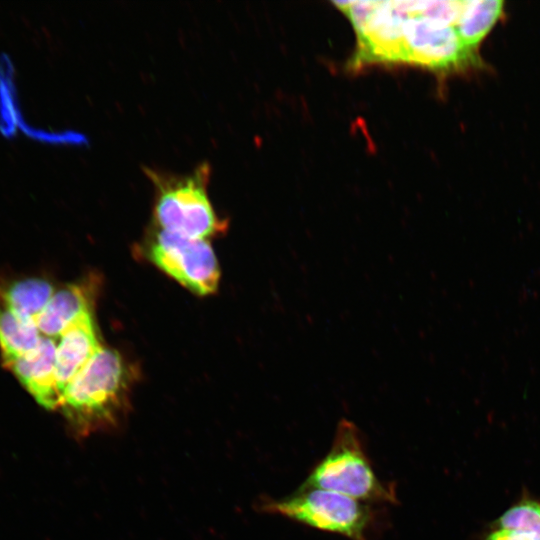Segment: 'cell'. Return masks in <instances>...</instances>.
Returning a JSON list of instances; mask_svg holds the SVG:
<instances>
[{
	"label": "cell",
	"mask_w": 540,
	"mask_h": 540,
	"mask_svg": "<svg viewBox=\"0 0 540 540\" xmlns=\"http://www.w3.org/2000/svg\"><path fill=\"white\" fill-rule=\"evenodd\" d=\"M130 385L122 356L101 347L65 389L59 410L77 437L109 429L122 417Z\"/></svg>",
	"instance_id": "6da1fadb"
},
{
	"label": "cell",
	"mask_w": 540,
	"mask_h": 540,
	"mask_svg": "<svg viewBox=\"0 0 540 540\" xmlns=\"http://www.w3.org/2000/svg\"><path fill=\"white\" fill-rule=\"evenodd\" d=\"M304 486L337 492L370 503L395 504V486L382 481L367 454L363 434L348 419L336 427L332 445L311 469Z\"/></svg>",
	"instance_id": "7a4b0ae2"
},
{
	"label": "cell",
	"mask_w": 540,
	"mask_h": 540,
	"mask_svg": "<svg viewBox=\"0 0 540 540\" xmlns=\"http://www.w3.org/2000/svg\"><path fill=\"white\" fill-rule=\"evenodd\" d=\"M261 510L348 540H370L379 521L373 504L304 485L280 499L267 498Z\"/></svg>",
	"instance_id": "3957f363"
},
{
	"label": "cell",
	"mask_w": 540,
	"mask_h": 540,
	"mask_svg": "<svg viewBox=\"0 0 540 540\" xmlns=\"http://www.w3.org/2000/svg\"><path fill=\"white\" fill-rule=\"evenodd\" d=\"M146 173L155 187L154 217L162 230L206 239L225 228L208 197V163H201L185 175L150 168Z\"/></svg>",
	"instance_id": "277c9868"
},
{
	"label": "cell",
	"mask_w": 540,
	"mask_h": 540,
	"mask_svg": "<svg viewBox=\"0 0 540 540\" xmlns=\"http://www.w3.org/2000/svg\"><path fill=\"white\" fill-rule=\"evenodd\" d=\"M399 2L407 12L403 25V63L441 72L479 64V55L463 44L453 26L414 12L409 1Z\"/></svg>",
	"instance_id": "5b68a950"
},
{
	"label": "cell",
	"mask_w": 540,
	"mask_h": 540,
	"mask_svg": "<svg viewBox=\"0 0 540 540\" xmlns=\"http://www.w3.org/2000/svg\"><path fill=\"white\" fill-rule=\"evenodd\" d=\"M148 256L161 270L196 294H211L218 287L219 266L206 239L161 229L150 243Z\"/></svg>",
	"instance_id": "8992f818"
},
{
	"label": "cell",
	"mask_w": 540,
	"mask_h": 540,
	"mask_svg": "<svg viewBox=\"0 0 540 540\" xmlns=\"http://www.w3.org/2000/svg\"><path fill=\"white\" fill-rule=\"evenodd\" d=\"M407 12L399 1H374L357 29V51L351 65L403 62V25Z\"/></svg>",
	"instance_id": "52a82bcc"
},
{
	"label": "cell",
	"mask_w": 540,
	"mask_h": 540,
	"mask_svg": "<svg viewBox=\"0 0 540 540\" xmlns=\"http://www.w3.org/2000/svg\"><path fill=\"white\" fill-rule=\"evenodd\" d=\"M60 335L59 344L56 346L55 378L57 390L62 398L67 386L101 346L91 311L81 314Z\"/></svg>",
	"instance_id": "ba28073f"
},
{
	"label": "cell",
	"mask_w": 540,
	"mask_h": 540,
	"mask_svg": "<svg viewBox=\"0 0 540 540\" xmlns=\"http://www.w3.org/2000/svg\"><path fill=\"white\" fill-rule=\"evenodd\" d=\"M56 345L49 337H41L37 347L6 365L44 408L60 407L55 378Z\"/></svg>",
	"instance_id": "9c48e42d"
},
{
	"label": "cell",
	"mask_w": 540,
	"mask_h": 540,
	"mask_svg": "<svg viewBox=\"0 0 540 540\" xmlns=\"http://www.w3.org/2000/svg\"><path fill=\"white\" fill-rule=\"evenodd\" d=\"M93 298V285L70 284L60 289L34 318L38 330L47 337L61 334L81 314L91 311Z\"/></svg>",
	"instance_id": "30bf717a"
},
{
	"label": "cell",
	"mask_w": 540,
	"mask_h": 540,
	"mask_svg": "<svg viewBox=\"0 0 540 540\" xmlns=\"http://www.w3.org/2000/svg\"><path fill=\"white\" fill-rule=\"evenodd\" d=\"M40 339L34 318L15 312L0 296V348L4 365L34 350Z\"/></svg>",
	"instance_id": "8fae6325"
},
{
	"label": "cell",
	"mask_w": 540,
	"mask_h": 540,
	"mask_svg": "<svg viewBox=\"0 0 540 540\" xmlns=\"http://www.w3.org/2000/svg\"><path fill=\"white\" fill-rule=\"evenodd\" d=\"M502 12V1H462L461 12L454 28L463 44L477 53L480 42L500 19Z\"/></svg>",
	"instance_id": "7c38bea8"
},
{
	"label": "cell",
	"mask_w": 540,
	"mask_h": 540,
	"mask_svg": "<svg viewBox=\"0 0 540 540\" xmlns=\"http://www.w3.org/2000/svg\"><path fill=\"white\" fill-rule=\"evenodd\" d=\"M486 540H540V503L522 500L495 522Z\"/></svg>",
	"instance_id": "4fadbf2b"
},
{
	"label": "cell",
	"mask_w": 540,
	"mask_h": 540,
	"mask_svg": "<svg viewBox=\"0 0 540 540\" xmlns=\"http://www.w3.org/2000/svg\"><path fill=\"white\" fill-rule=\"evenodd\" d=\"M53 286L44 279L29 278L13 282L0 296L15 312L35 318L52 297Z\"/></svg>",
	"instance_id": "5bb4252c"
}]
</instances>
